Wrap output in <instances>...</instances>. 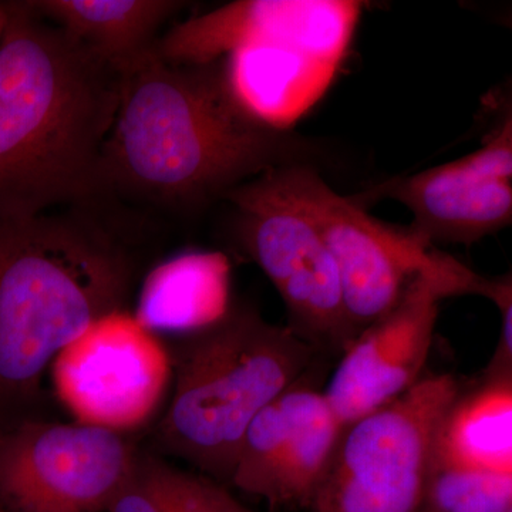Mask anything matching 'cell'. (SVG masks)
Segmentation results:
<instances>
[{
	"label": "cell",
	"mask_w": 512,
	"mask_h": 512,
	"mask_svg": "<svg viewBox=\"0 0 512 512\" xmlns=\"http://www.w3.org/2000/svg\"><path fill=\"white\" fill-rule=\"evenodd\" d=\"M101 185L170 205L225 195L272 168L306 164L311 141L254 119L229 90L224 62L178 66L154 46L120 72Z\"/></svg>",
	"instance_id": "obj_1"
},
{
	"label": "cell",
	"mask_w": 512,
	"mask_h": 512,
	"mask_svg": "<svg viewBox=\"0 0 512 512\" xmlns=\"http://www.w3.org/2000/svg\"><path fill=\"white\" fill-rule=\"evenodd\" d=\"M0 37V220L82 204L101 185L121 74L29 2Z\"/></svg>",
	"instance_id": "obj_2"
},
{
	"label": "cell",
	"mask_w": 512,
	"mask_h": 512,
	"mask_svg": "<svg viewBox=\"0 0 512 512\" xmlns=\"http://www.w3.org/2000/svg\"><path fill=\"white\" fill-rule=\"evenodd\" d=\"M131 282L123 248L82 220H0V402L35 399L46 370Z\"/></svg>",
	"instance_id": "obj_3"
},
{
	"label": "cell",
	"mask_w": 512,
	"mask_h": 512,
	"mask_svg": "<svg viewBox=\"0 0 512 512\" xmlns=\"http://www.w3.org/2000/svg\"><path fill=\"white\" fill-rule=\"evenodd\" d=\"M319 353L289 326L232 306L170 350L173 394L157 426L158 446L212 480L231 483L252 421L305 379Z\"/></svg>",
	"instance_id": "obj_4"
},
{
	"label": "cell",
	"mask_w": 512,
	"mask_h": 512,
	"mask_svg": "<svg viewBox=\"0 0 512 512\" xmlns=\"http://www.w3.org/2000/svg\"><path fill=\"white\" fill-rule=\"evenodd\" d=\"M279 174L335 261L353 339L393 309L420 276L440 282L453 296L490 298L494 278L478 275L409 228L376 220L352 198L333 191L312 165H284Z\"/></svg>",
	"instance_id": "obj_5"
},
{
	"label": "cell",
	"mask_w": 512,
	"mask_h": 512,
	"mask_svg": "<svg viewBox=\"0 0 512 512\" xmlns=\"http://www.w3.org/2000/svg\"><path fill=\"white\" fill-rule=\"evenodd\" d=\"M461 384L450 373L421 376L392 403L349 424L312 512H419L434 439Z\"/></svg>",
	"instance_id": "obj_6"
},
{
	"label": "cell",
	"mask_w": 512,
	"mask_h": 512,
	"mask_svg": "<svg viewBox=\"0 0 512 512\" xmlns=\"http://www.w3.org/2000/svg\"><path fill=\"white\" fill-rule=\"evenodd\" d=\"M224 197L237 210L242 249L288 309L289 328L320 353L342 355L353 336L343 311L338 268L318 228L282 181L279 167Z\"/></svg>",
	"instance_id": "obj_7"
},
{
	"label": "cell",
	"mask_w": 512,
	"mask_h": 512,
	"mask_svg": "<svg viewBox=\"0 0 512 512\" xmlns=\"http://www.w3.org/2000/svg\"><path fill=\"white\" fill-rule=\"evenodd\" d=\"M141 453L117 431L25 420L0 431L5 512H109Z\"/></svg>",
	"instance_id": "obj_8"
},
{
	"label": "cell",
	"mask_w": 512,
	"mask_h": 512,
	"mask_svg": "<svg viewBox=\"0 0 512 512\" xmlns=\"http://www.w3.org/2000/svg\"><path fill=\"white\" fill-rule=\"evenodd\" d=\"M52 379L76 421L124 434L146 424L163 402L170 350L120 309L101 316L55 357Z\"/></svg>",
	"instance_id": "obj_9"
},
{
	"label": "cell",
	"mask_w": 512,
	"mask_h": 512,
	"mask_svg": "<svg viewBox=\"0 0 512 512\" xmlns=\"http://www.w3.org/2000/svg\"><path fill=\"white\" fill-rule=\"evenodd\" d=\"M353 201L402 202L413 214L410 231L434 242L471 245L512 221V117L485 144L450 163L383 181Z\"/></svg>",
	"instance_id": "obj_10"
},
{
	"label": "cell",
	"mask_w": 512,
	"mask_h": 512,
	"mask_svg": "<svg viewBox=\"0 0 512 512\" xmlns=\"http://www.w3.org/2000/svg\"><path fill=\"white\" fill-rule=\"evenodd\" d=\"M343 431L325 393L299 380L248 427L231 484L272 508H311Z\"/></svg>",
	"instance_id": "obj_11"
},
{
	"label": "cell",
	"mask_w": 512,
	"mask_h": 512,
	"mask_svg": "<svg viewBox=\"0 0 512 512\" xmlns=\"http://www.w3.org/2000/svg\"><path fill=\"white\" fill-rule=\"evenodd\" d=\"M362 3L352 0H239L175 26L154 50L178 66H208L258 43H285L339 66Z\"/></svg>",
	"instance_id": "obj_12"
},
{
	"label": "cell",
	"mask_w": 512,
	"mask_h": 512,
	"mask_svg": "<svg viewBox=\"0 0 512 512\" xmlns=\"http://www.w3.org/2000/svg\"><path fill=\"white\" fill-rule=\"evenodd\" d=\"M446 286L414 279L386 315L363 329L342 353L325 390L343 426L392 403L421 379Z\"/></svg>",
	"instance_id": "obj_13"
},
{
	"label": "cell",
	"mask_w": 512,
	"mask_h": 512,
	"mask_svg": "<svg viewBox=\"0 0 512 512\" xmlns=\"http://www.w3.org/2000/svg\"><path fill=\"white\" fill-rule=\"evenodd\" d=\"M224 62L232 96L266 126L288 130L328 89L338 66L285 43L241 47Z\"/></svg>",
	"instance_id": "obj_14"
},
{
	"label": "cell",
	"mask_w": 512,
	"mask_h": 512,
	"mask_svg": "<svg viewBox=\"0 0 512 512\" xmlns=\"http://www.w3.org/2000/svg\"><path fill=\"white\" fill-rule=\"evenodd\" d=\"M231 305V264L221 252H188L157 265L138 296V322L156 333L191 335L224 318Z\"/></svg>",
	"instance_id": "obj_15"
},
{
	"label": "cell",
	"mask_w": 512,
	"mask_h": 512,
	"mask_svg": "<svg viewBox=\"0 0 512 512\" xmlns=\"http://www.w3.org/2000/svg\"><path fill=\"white\" fill-rule=\"evenodd\" d=\"M431 467L512 476V372H488L460 387L441 420Z\"/></svg>",
	"instance_id": "obj_16"
},
{
	"label": "cell",
	"mask_w": 512,
	"mask_h": 512,
	"mask_svg": "<svg viewBox=\"0 0 512 512\" xmlns=\"http://www.w3.org/2000/svg\"><path fill=\"white\" fill-rule=\"evenodd\" d=\"M29 5L119 72L154 46L153 35L184 3L173 0H39Z\"/></svg>",
	"instance_id": "obj_17"
},
{
	"label": "cell",
	"mask_w": 512,
	"mask_h": 512,
	"mask_svg": "<svg viewBox=\"0 0 512 512\" xmlns=\"http://www.w3.org/2000/svg\"><path fill=\"white\" fill-rule=\"evenodd\" d=\"M109 512H255L210 477L141 453L136 471Z\"/></svg>",
	"instance_id": "obj_18"
},
{
	"label": "cell",
	"mask_w": 512,
	"mask_h": 512,
	"mask_svg": "<svg viewBox=\"0 0 512 512\" xmlns=\"http://www.w3.org/2000/svg\"><path fill=\"white\" fill-rule=\"evenodd\" d=\"M423 505L440 512H512V476L431 467Z\"/></svg>",
	"instance_id": "obj_19"
},
{
	"label": "cell",
	"mask_w": 512,
	"mask_h": 512,
	"mask_svg": "<svg viewBox=\"0 0 512 512\" xmlns=\"http://www.w3.org/2000/svg\"><path fill=\"white\" fill-rule=\"evenodd\" d=\"M6 22H8V10H6L5 3H0V37L3 35Z\"/></svg>",
	"instance_id": "obj_20"
},
{
	"label": "cell",
	"mask_w": 512,
	"mask_h": 512,
	"mask_svg": "<svg viewBox=\"0 0 512 512\" xmlns=\"http://www.w3.org/2000/svg\"><path fill=\"white\" fill-rule=\"evenodd\" d=\"M419 512H440L437 510H433V508L426 507V505H423V507L420 508Z\"/></svg>",
	"instance_id": "obj_21"
},
{
	"label": "cell",
	"mask_w": 512,
	"mask_h": 512,
	"mask_svg": "<svg viewBox=\"0 0 512 512\" xmlns=\"http://www.w3.org/2000/svg\"><path fill=\"white\" fill-rule=\"evenodd\" d=\"M0 512H5V511L2 510V507H0Z\"/></svg>",
	"instance_id": "obj_22"
}]
</instances>
